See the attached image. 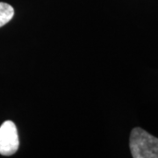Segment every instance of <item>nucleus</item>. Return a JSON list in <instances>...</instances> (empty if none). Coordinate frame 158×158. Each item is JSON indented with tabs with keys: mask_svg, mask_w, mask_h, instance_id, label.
<instances>
[{
	"mask_svg": "<svg viewBox=\"0 0 158 158\" xmlns=\"http://www.w3.org/2000/svg\"><path fill=\"white\" fill-rule=\"evenodd\" d=\"M14 15L13 7L6 3L0 2V27L11 21Z\"/></svg>",
	"mask_w": 158,
	"mask_h": 158,
	"instance_id": "3",
	"label": "nucleus"
},
{
	"mask_svg": "<svg viewBox=\"0 0 158 158\" xmlns=\"http://www.w3.org/2000/svg\"><path fill=\"white\" fill-rule=\"evenodd\" d=\"M129 146L134 158H158V138L140 127L132 130Z\"/></svg>",
	"mask_w": 158,
	"mask_h": 158,
	"instance_id": "1",
	"label": "nucleus"
},
{
	"mask_svg": "<svg viewBox=\"0 0 158 158\" xmlns=\"http://www.w3.org/2000/svg\"><path fill=\"white\" fill-rule=\"evenodd\" d=\"M19 146L18 130L11 120H6L0 127V154L11 156L17 152Z\"/></svg>",
	"mask_w": 158,
	"mask_h": 158,
	"instance_id": "2",
	"label": "nucleus"
}]
</instances>
